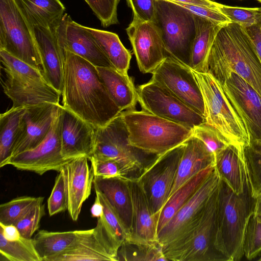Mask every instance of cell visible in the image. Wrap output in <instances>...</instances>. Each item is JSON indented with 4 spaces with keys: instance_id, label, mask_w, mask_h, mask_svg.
<instances>
[{
    "instance_id": "cell-1",
    "label": "cell",
    "mask_w": 261,
    "mask_h": 261,
    "mask_svg": "<svg viewBox=\"0 0 261 261\" xmlns=\"http://www.w3.org/2000/svg\"><path fill=\"white\" fill-rule=\"evenodd\" d=\"M62 53V106L95 128L106 125L120 114L122 111L109 95L96 67L71 52Z\"/></svg>"
},
{
    "instance_id": "cell-2",
    "label": "cell",
    "mask_w": 261,
    "mask_h": 261,
    "mask_svg": "<svg viewBox=\"0 0 261 261\" xmlns=\"http://www.w3.org/2000/svg\"><path fill=\"white\" fill-rule=\"evenodd\" d=\"M205 72L220 84L234 72L261 96V63L245 29L237 23L222 26L218 32L206 57Z\"/></svg>"
},
{
    "instance_id": "cell-3",
    "label": "cell",
    "mask_w": 261,
    "mask_h": 261,
    "mask_svg": "<svg viewBox=\"0 0 261 261\" xmlns=\"http://www.w3.org/2000/svg\"><path fill=\"white\" fill-rule=\"evenodd\" d=\"M255 201L249 181L244 192L237 194L220 178L218 190L216 246L228 261L239 260L244 255V236Z\"/></svg>"
},
{
    "instance_id": "cell-4",
    "label": "cell",
    "mask_w": 261,
    "mask_h": 261,
    "mask_svg": "<svg viewBox=\"0 0 261 261\" xmlns=\"http://www.w3.org/2000/svg\"><path fill=\"white\" fill-rule=\"evenodd\" d=\"M218 190V187L198 220L175 240L163 247L167 260L228 261L216 246Z\"/></svg>"
},
{
    "instance_id": "cell-5",
    "label": "cell",
    "mask_w": 261,
    "mask_h": 261,
    "mask_svg": "<svg viewBox=\"0 0 261 261\" xmlns=\"http://www.w3.org/2000/svg\"><path fill=\"white\" fill-rule=\"evenodd\" d=\"M120 114L128 130L130 144L148 154L160 155L192 135V129L142 110H126Z\"/></svg>"
},
{
    "instance_id": "cell-6",
    "label": "cell",
    "mask_w": 261,
    "mask_h": 261,
    "mask_svg": "<svg viewBox=\"0 0 261 261\" xmlns=\"http://www.w3.org/2000/svg\"><path fill=\"white\" fill-rule=\"evenodd\" d=\"M0 58L6 74L2 86L4 93L12 101V107L46 102L60 104L61 94L47 81L41 70L4 50H0Z\"/></svg>"
},
{
    "instance_id": "cell-7",
    "label": "cell",
    "mask_w": 261,
    "mask_h": 261,
    "mask_svg": "<svg viewBox=\"0 0 261 261\" xmlns=\"http://www.w3.org/2000/svg\"><path fill=\"white\" fill-rule=\"evenodd\" d=\"M193 72L203 99L205 122L244 152V148L250 143V136L224 93L221 84L209 72Z\"/></svg>"
},
{
    "instance_id": "cell-8",
    "label": "cell",
    "mask_w": 261,
    "mask_h": 261,
    "mask_svg": "<svg viewBox=\"0 0 261 261\" xmlns=\"http://www.w3.org/2000/svg\"><path fill=\"white\" fill-rule=\"evenodd\" d=\"M92 156L116 161L122 176L128 179L137 178L156 156L130 144L128 130L120 113L106 125L95 128Z\"/></svg>"
},
{
    "instance_id": "cell-9",
    "label": "cell",
    "mask_w": 261,
    "mask_h": 261,
    "mask_svg": "<svg viewBox=\"0 0 261 261\" xmlns=\"http://www.w3.org/2000/svg\"><path fill=\"white\" fill-rule=\"evenodd\" d=\"M153 4L152 21L160 31L166 51L189 67L195 36L194 14L167 0H153Z\"/></svg>"
},
{
    "instance_id": "cell-10",
    "label": "cell",
    "mask_w": 261,
    "mask_h": 261,
    "mask_svg": "<svg viewBox=\"0 0 261 261\" xmlns=\"http://www.w3.org/2000/svg\"><path fill=\"white\" fill-rule=\"evenodd\" d=\"M0 50L42 70L32 31L14 0H0Z\"/></svg>"
},
{
    "instance_id": "cell-11",
    "label": "cell",
    "mask_w": 261,
    "mask_h": 261,
    "mask_svg": "<svg viewBox=\"0 0 261 261\" xmlns=\"http://www.w3.org/2000/svg\"><path fill=\"white\" fill-rule=\"evenodd\" d=\"M62 105L56 108L51 128L44 140L35 148L21 152L10 158L5 166L10 165L18 170L35 172L40 175L55 170L60 172L70 161L62 155Z\"/></svg>"
},
{
    "instance_id": "cell-12",
    "label": "cell",
    "mask_w": 261,
    "mask_h": 261,
    "mask_svg": "<svg viewBox=\"0 0 261 261\" xmlns=\"http://www.w3.org/2000/svg\"><path fill=\"white\" fill-rule=\"evenodd\" d=\"M184 143L156 156L137 178L153 212L161 214L168 200L175 179Z\"/></svg>"
},
{
    "instance_id": "cell-13",
    "label": "cell",
    "mask_w": 261,
    "mask_h": 261,
    "mask_svg": "<svg viewBox=\"0 0 261 261\" xmlns=\"http://www.w3.org/2000/svg\"><path fill=\"white\" fill-rule=\"evenodd\" d=\"M136 90L138 102L143 111L192 129L205 122L202 115L152 79Z\"/></svg>"
},
{
    "instance_id": "cell-14",
    "label": "cell",
    "mask_w": 261,
    "mask_h": 261,
    "mask_svg": "<svg viewBox=\"0 0 261 261\" xmlns=\"http://www.w3.org/2000/svg\"><path fill=\"white\" fill-rule=\"evenodd\" d=\"M151 74V79L204 117L202 93L193 70L189 66L167 56Z\"/></svg>"
},
{
    "instance_id": "cell-15",
    "label": "cell",
    "mask_w": 261,
    "mask_h": 261,
    "mask_svg": "<svg viewBox=\"0 0 261 261\" xmlns=\"http://www.w3.org/2000/svg\"><path fill=\"white\" fill-rule=\"evenodd\" d=\"M49 29L54 33L62 51L77 55L96 67L114 68L85 26L74 21L67 13H64Z\"/></svg>"
},
{
    "instance_id": "cell-16",
    "label": "cell",
    "mask_w": 261,
    "mask_h": 261,
    "mask_svg": "<svg viewBox=\"0 0 261 261\" xmlns=\"http://www.w3.org/2000/svg\"><path fill=\"white\" fill-rule=\"evenodd\" d=\"M220 180L214 168L192 197L158 232V241L163 247L175 240L198 220Z\"/></svg>"
},
{
    "instance_id": "cell-17",
    "label": "cell",
    "mask_w": 261,
    "mask_h": 261,
    "mask_svg": "<svg viewBox=\"0 0 261 261\" xmlns=\"http://www.w3.org/2000/svg\"><path fill=\"white\" fill-rule=\"evenodd\" d=\"M221 85L225 95L244 122L251 140L261 139L260 95L234 72H231Z\"/></svg>"
},
{
    "instance_id": "cell-18",
    "label": "cell",
    "mask_w": 261,
    "mask_h": 261,
    "mask_svg": "<svg viewBox=\"0 0 261 261\" xmlns=\"http://www.w3.org/2000/svg\"><path fill=\"white\" fill-rule=\"evenodd\" d=\"M126 32L140 71L151 73L168 56L158 27L152 21H132Z\"/></svg>"
},
{
    "instance_id": "cell-19",
    "label": "cell",
    "mask_w": 261,
    "mask_h": 261,
    "mask_svg": "<svg viewBox=\"0 0 261 261\" xmlns=\"http://www.w3.org/2000/svg\"><path fill=\"white\" fill-rule=\"evenodd\" d=\"M62 155L65 160L93 155L95 128L62 106Z\"/></svg>"
},
{
    "instance_id": "cell-20",
    "label": "cell",
    "mask_w": 261,
    "mask_h": 261,
    "mask_svg": "<svg viewBox=\"0 0 261 261\" xmlns=\"http://www.w3.org/2000/svg\"><path fill=\"white\" fill-rule=\"evenodd\" d=\"M118 261L113 249L100 224L94 228L81 230L76 241L65 252L49 261Z\"/></svg>"
},
{
    "instance_id": "cell-21",
    "label": "cell",
    "mask_w": 261,
    "mask_h": 261,
    "mask_svg": "<svg viewBox=\"0 0 261 261\" xmlns=\"http://www.w3.org/2000/svg\"><path fill=\"white\" fill-rule=\"evenodd\" d=\"M128 182L133 218L130 233L126 240L140 243L158 242V226L160 214L153 212L146 193L137 179H129Z\"/></svg>"
},
{
    "instance_id": "cell-22",
    "label": "cell",
    "mask_w": 261,
    "mask_h": 261,
    "mask_svg": "<svg viewBox=\"0 0 261 261\" xmlns=\"http://www.w3.org/2000/svg\"><path fill=\"white\" fill-rule=\"evenodd\" d=\"M88 159L80 156L70 160L64 166L69 216L76 221L83 203L91 194L94 175L88 163Z\"/></svg>"
},
{
    "instance_id": "cell-23",
    "label": "cell",
    "mask_w": 261,
    "mask_h": 261,
    "mask_svg": "<svg viewBox=\"0 0 261 261\" xmlns=\"http://www.w3.org/2000/svg\"><path fill=\"white\" fill-rule=\"evenodd\" d=\"M58 105L46 102L25 106L24 113L25 130L15 144L11 158L35 148L44 140L51 128Z\"/></svg>"
},
{
    "instance_id": "cell-24",
    "label": "cell",
    "mask_w": 261,
    "mask_h": 261,
    "mask_svg": "<svg viewBox=\"0 0 261 261\" xmlns=\"http://www.w3.org/2000/svg\"><path fill=\"white\" fill-rule=\"evenodd\" d=\"M32 31L47 81L61 94L63 87V57L56 36L49 29L35 25Z\"/></svg>"
},
{
    "instance_id": "cell-25",
    "label": "cell",
    "mask_w": 261,
    "mask_h": 261,
    "mask_svg": "<svg viewBox=\"0 0 261 261\" xmlns=\"http://www.w3.org/2000/svg\"><path fill=\"white\" fill-rule=\"evenodd\" d=\"M184 149L169 197L192 177L215 166V155L199 139L191 136L184 142Z\"/></svg>"
},
{
    "instance_id": "cell-26",
    "label": "cell",
    "mask_w": 261,
    "mask_h": 261,
    "mask_svg": "<svg viewBox=\"0 0 261 261\" xmlns=\"http://www.w3.org/2000/svg\"><path fill=\"white\" fill-rule=\"evenodd\" d=\"M128 179L122 176L94 177L93 185L94 190L99 191L107 198L130 234L133 207Z\"/></svg>"
},
{
    "instance_id": "cell-27",
    "label": "cell",
    "mask_w": 261,
    "mask_h": 261,
    "mask_svg": "<svg viewBox=\"0 0 261 261\" xmlns=\"http://www.w3.org/2000/svg\"><path fill=\"white\" fill-rule=\"evenodd\" d=\"M215 168L220 178L234 193L244 192L249 180L242 150L229 145L215 155Z\"/></svg>"
},
{
    "instance_id": "cell-28",
    "label": "cell",
    "mask_w": 261,
    "mask_h": 261,
    "mask_svg": "<svg viewBox=\"0 0 261 261\" xmlns=\"http://www.w3.org/2000/svg\"><path fill=\"white\" fill-rule=\"evenodd\" d=\"M96 68L101 82L117 107L122 111L134 110L137 93L132 78L114 68Z\"/></svg>"
},
{
    "instance_id": "cell-29",
    "label": "cell",
    "mask_w": 261,
    "mask_h": 261,
    "mask_svg": "<svg viewBox=\"0 0 261 261\" xmlns=\"http://www.w3.org/2000/svg\"><path fill=\"white\" fill-rule=\"evenodd\" d=\"M30 29L35 25L50 28L64 15L60 0H14Z\"/></svg>"
},
{
    "instance_id": "cell-30",
    "label": "cell",
    "mask_w": 261,
    "mask_h": 261,
    "mask_svg": "<svg viewBox=\"0 0 261 261\" xmlns=\"http://www.w3.org/2000/svg\"><path fill=\"white\" fill-rule=\"evenodd\" d=\"M25 107H11L0 115V167L5 166L25 128Z\"/></svg>"
},
{
    "instance_id": "cell-31",
    "label": "cell",
    "mask_w": 261,
    "mask_h": 261,
    "mask_svg": "<svg viewBox=\"0 0 261 261\" xmlns=\"http://www.w3.org/2000/svg\"><path fill=\"white\" fill-rule=\"evenodd\" d=\"M195 36L192 46L190 68L205 72V61L208 50L222 25L194 14Z\"/></svg>"
},
{
    "instance_id": "cell-32",
    "label": "cell",
    "mask_w": 261,
    "mask_h": 261,
    "mask_svg": "<svg viewBox=\"0 0 261 261\" xmlns=\"http://www.w3.org/2000/svg\"><path fill=\"white\" fill-rule=\"evenodd\" d=\"M215 168L210 166L192 177L168 199L162 210L158 226V234L177 211L192 197Z\"/></svg>"
},
{
    "instance_id": "cell-33",
    "label": "cell",
    "mask_w": 261,
    "mask_h": 261,
    "mask_svg": "<svg viewBox=\"0 0 261 261\" xmlns=\"http://www.w3.org/2000/svg\"><path fill=\"white\" fill-rule=\"evenodd\" d=\"M95 38L113 67L119 72L128 74L132 54L114 33L85 27Z\"/></svg>"
},
{
    "instance_id": "cell-34",
    "label": "cell",
    "mask_w": 261,
    "mask_h": 261,
    "mask_svg": "<svg viewBox=\"0 0 261 261\" xmlns=\"http://www.w3.org/2000/svg\"><path fill=\"white\" fill-rule=\"evenodd\" d=\"M80 232L81 230L59 232L41 230L33 240L42 261H49L69 249L76 241Z\"/></svg>"
},
{
    "instance_id": "cell-35",
    "label": "cell",
    "mask_w": 261,
    "mask_h": 261,
    "mask_svg": "<svg viewBox=\"0 0 261 261\" xmlns=\"http://www.w3.org/2000/svg\"><path fill=\"white\" fill-rule=\"evenodd\" d=\"M95 192L103 210V215L97 219L100 222L113 248L118 253L119 248L128 238L129 233L105 196L97 190H95Z\"/></svg>"
},
{
    "instance_id": "cell-36",
    "label": "cell",
    "mask_w": 261,
    "mask_h": 261,
    "mask_svg": "<svg viewBox=\"0 0 261 261\" xmlns=\"http://www.w3.org/2000/svg\"><path fill=\"white\" fill-rule=\"evenodd\" d=\"M118 260L125 261H168L163 246L158 242L140 243L124 241L117 253Z\"/></svg>"
},
{
    "instance_id": "cell-37",
    "label": "cell",
    "mask_w": 261,
    "mask_h": 261,
    "mask_svg": "<svg viewBox=\"0 0 261 261\" xmlns=\"http://www.w3.org/2000/svg\"><path fill=\"white\" fill-rule=\"evenodd\" d=\"M0 254L5 260L42 261L33 239L22 236L17 240L9 241L0 233Z\"/></svg>"
},
{
    "instance_id": "cell-38",
    "label": "cell",
    "mask_w": 261,
    "mask_h": 261,
    "mask_svg": "<svg viewBox=\"0 0 261 261\" xmlns=\"http://www.w3.org/2000/svg\"><path fill=\"white\" fill-rule=\"evenodd\" d=\"M244 156L251 195L256 199L261 194V139L251 140Z\"/></svg>"
},
{
    "instance_id": "cell-39",
    "label": "cell",
    "mask_w": 261,
    "mask_h": 261,
    "mask_svg": "<svg viewBox=\"0 0 261 261\" xmlns=\"http://www.w3.org/2000/svg\"><path fill=\"white\" fill-rule=\"evenodd\" d=\"M43 197L21 196L0 205V223L15 225L34 206L43 202Z\"/></svg>"
},
{
    "instance_id": "cell-40",
    "label": "cell",
    "mask_w": 261,
    "mask_h": 261,
    "mask_svg": "<svg viewBox=\"0 0 261 261\" xmlns=\"http://www.w3.org/2000/svg\"><path fill=\"white\" fill-rule=\"evenodd\" d=\"M244 255L251 260L261 252V217L253 211L246 225L243 240Z\"/></svg>"
},
{
    "instance_id": "cell-41",
    "label": "cell",
    "mask_w": 261,
    "mask_h": 261,
    "mask_svg": "<svg viewBox=\"0 0 261 261\" xmlns=\"http://www.w3.org/2000/svg\"><path fill=\"white\" fill-rule=\"evenodd\" d=\"M218 9L231 22L244 28L249 27L261 21L259 8L233 7L218 3Z\"/></svg>"
},
{
    "instance_id": "cell-42",
    "label": "cell",
    "mask_w": 261,
    "mask_h": 261,
    "mask_svg": "<svg viewBox=\"0 0 261 261\" xmlns=\"http://www.w3.org/2000/svg\"><path fill=\"white\" fill-rule=\"evenodd\" d=\"M68 208V192L64 169L57 176L54 186L47 200V209L50 216Z\"/></svg>"
},
{
    "instance_id": "cell-43",
    "label": "cell",
    "mask_w": 261,
    "mask_h": 261,
    "mask_svg": "<svg viewBox=\"0 0 261 261\" xmlns=\"http://www.w3.org/2000/svg\"><path fill=\"white\" fill-rule=\"evenodd\" d=\"M201 140L215 155L231 144L215 128L204 122L192 129V135Z\"/></svg>"
},
{
    "instance_id": "cell-44",
    "label": "cell",
    "mask_w": 261,
    "mask_h": 261,
    "mask_svg": "<svg viewBox=\"0 0 261 261\" xmlns=\"http://www.w3.org/2000/svg\"><path fill=\"white\" fill-rule=\"evenodd\" d=\"M104 28L119 23L117 7L120 0H84Z\"/></svg>"
},
{
    "instance_id": "cell-45",
    "label": "cell",
    "mask_w": 261,
    "mask_h": 261,
    "mask_svg": "<svg viewBox=\"0 0 261 261\" xmlns=\"http://www.w3.org/2000/svg\"><path fill=\"white\" fill-rule=\"evenodd\" d=\"M45 214V207L43 202L34 206L15 224L21 236L31 238L39 228L40 221Z\"/></svg>"
},
{
    "instance_id": "cell-46",
    "label": "cell",
    "mask_w": 261,
    "mask_h": 261,
    "mask_svg": "<svg viewBox=\"0 0 261 261\" xmlns=\"http://www.w3.org/2000/svg\"><path fill=\"white\" fill-rule=\"evenodd\" d=\"M94 177L111 178L122 176L119 164L111 159L92 156L89 160Z\"/></svg>"
},
{
    "instance_id": "cell-47",
    "label": "cell",
    "mask_w": 261,
    "mask_h": 261,
    "mask_svg": "<svg viewBox=\"0 0 261 261\" xmlns=\"http://www.w3.org/2000/svg\"><path fill=\"white\" fill-rule=\"evenodd\" d=\"M170 2H173L184 7L195 15L208 19L222 26L231 22L225 15L218 9L206 7L187 4L176 1Z\"/></svg>"
},
{
    "instance_id": "cell-48",
    "label": "cell",
    "mask_w": 261,
    "mask_h": 261,
    "mask_svg": "<svg viewBox=\"0 0 261 261\" xmlns=\"http://www.w3.org/2000/svg\"><path fill=\"white\" fill-rule=\"evenodd\" d=\"M133 12L134 21H152L154 15L153 0H125Z\"/></svg>"
},
{
    "instance_id": "cell-49",
    "label": "cell",
    "mask_w": 261,
    "mask_h": 261,
    "mask_svg": "<svg viewBox=\"0 0 261 261\" xmlns=\"http://www.w3.org/2000/svg\"><path fill=\"white\" fill-rule=\"evenodd\" d=\"M244 29L253 44L261 63V21L257 23Z\"/></svg>"
},
{
    "instance_id": "cell-50",
    "label": "cell",
    "mask_w": 261,
    "mask_h": 261,
    "mask_svg": "<svg viewBox=\"0 0 261 261\" xmlns=\"http://www.w3.org/2000/svg\"><path fill=\"white\" fill-rule=\"evenodd\" d=\"M0 233L9 241L17 240L21 236L15 225H4L0 223Z\"/></svg>"
},
{
    "instance_id": "cell-51",
    "label": "cell",
    "mask_w": 261,
    "mask_h": 261,
    "mask_svg": "<svg viewBox=\"0 0 261 261\" xmlns=\"http://www.w3.org/2000/svg\"><path fill=\"white\" fill-rule=\"evenodd\" d=\"M169 1H176L187 4L194 5L200 6L209 7L218 9V3L214 0H167Z\"/></svg>"
},
{
    "instance_id": "cell-52",
    "label": "cell",
    "mask_w": 261,
    "mask_h": 261,
    "mask_svg": "<svg viewBox=\"0 0 261 261\" xmlns=\"http://www.w3.org/2000/svg\"><path fill=\"white\" fill-rule=\"evenodd\" d=\"M103 206L96 196L95 201L91 208V216L98 218L103 215Z\"/></svg>"
},
{
    "instance_id": "cell-53",
    "label": "cell",
    "mask_w": 261,
    "mask_h": 261,
    "mask_svg": "<svg viewBox=\"0 0 261 261\" xmlns=\"http://www.w3.org/2000/svg\"><path fill=\"white\" fill-rule=\"evenodd\" d=\"M253 211L258 216L261 217V194L255 199Z\"/></svg>"
},
{
    "instance_id": "cell-54",
    "label": "cell",
    "mask_w": 261,
    "mask_h": 261,
    "mask_svg": "<svg viewBox=\"0 0 261 261\" xmlns=\"http://www.w3.org/2000/svg\"><path fill=\"white\" fill-rule=\"evenodd\" d=\"M257 1H258L259 3H261V0H257Z\"/></svg>"
},
{
    "instance_id": "cell-55",
    "label": "cell",
    "mask_w": 261,
    "mask_h": 261,
    "mask_svg": "<svg viewBox=\"0 0 261 261\" xmlns=\"http://www.w3.org/2000/svg\"><path fill=\"white\" fill-rule=\"evenodd\" d=\"M259 10H260V11L261 12V7L259 8Z\"/></svg>"
}]
</instances>
